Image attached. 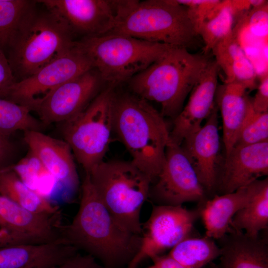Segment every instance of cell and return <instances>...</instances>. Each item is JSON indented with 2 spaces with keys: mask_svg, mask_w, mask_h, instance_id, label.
I'll return each instance as SVG.
<instances>
[{
  "mask_svg": "<svg viewBox=\"0 0 268 268\" xmlns=\"http://www.w3.org/2000/svg\"><path fill=\"white\" fill-rule=\"evenodd\" d=\"M113 131L130 154L132 162L150 180H156L170 142L163 116L147 101L134 94L114 93Z\"/></svg>",
  "mask_w": 268,
  "mask_h": 268,
  "instance_id": "2",
  "label": "cell"
},
{
  "mask_svg": "<svg viewBox=\"0 0 268 268\" xmlns=\"http://www.w3.org/2000/svg\"><path fill=\"white\" fill-rule=\"evenodd\" d=\"M209 60L183 47H171L129 81L133 94L160 104L161 115L174 119Z\"/></svg>",
  "mask_w": 268,
  "mask_h": 268,
  "instance_id": "3",
  "label": "cell"
},
{
  "mask_svg": "<svg viewBox=\"0 0 268 268\" xmlns=\"http://www.w3.org/2000/svg\"><path fill=\"white\" fill-rule=\"evenodd\" d=\"M60 232L68 244L98 260L104 268L127 267L137 253L142 239L141 235L127 230L115 218L86 173L78 210L69 225L61 226Z\"/></svg>",
  "mask_w": 268,
  "mask_h": 268,
  "instance_id": "1",
  "label": "cell"
},
{
  "mask_svg": "<svg viewBox=\"0 0 268 268\" xmlns=\"http://www.w3.org/2000/svg\"><path fill=\"white\" fill-rule=\"evenodd\" d=\"M0 195L30 212L59 215L57 207L52 205L43 195L28 187L10 166L0 169Z\"/></svg>",
  "mask_w": 268,
  "mask_h": 268,
  "instance_id": "25",
  "label": "cell"
},
{
  "mask_svg": "<svg viewBox=\"0 0 268 268\" xmlns=\"http://www.w3.org/2000/svg\"><path fill=\"white\" fill-rule=\"evenodd\" d=\"M187 8L189 14L198 30L202 22L218 5L219 0H174Z\"/></svg>",
  "mask_w": 268,
  "mask_h": 268,
  "instance_id": "32",
  "label": "cell"
},
{
  "mask_svg": "<svg viewBox=\"0 0 268 268\" xmlns=\"http://www.w3.org/2000/svg\"><path fill=\"white\" fill-rule=\"evenodd\" d=\"M59 215L30 212L0 195V227L17 244H41L61 238Z\"/></svg>",
  "mask_w": 268,
  "mask_h": 268,
  "instance_id": "15",
  "label": "cell"
},
{
  "mask_svg": "<svg viewBox=\"0 0 268 268\" xmlns=\"http://www.w3.org/2000/svg\"><path fill=\"white\" fill-rule=\"evenodd\" d=\"M247 88L236 83H225L217 89V100L223 123L225 155L233 147L251 105Z\"/></svg>",
  "mask_w": 268,
  "mask_h": 268,
  "instance_id": "22",
  "label": "cell"
},
{
  "mask_svg": "<svg viewBox=\"0 0 268 268\" xmlns=\"http://www.w3.org/2000/svg\"><path fill=\"white\" fill-rule=\"evenodd\" d=\"M252 191V182L233 193L215 195L201 202V217L205 228V235L217 240L232 232V219L247 203Z\"/></svg>",
  "mask_w": 268,
  "mask_h": 268,
  "instance_id": "21",
  "label": "cell"
},
{
  "mask_svg": "<svg viewBox=\"0 0 268 268\" xmlns=\"http://www.w3.org/2000/svg\"><path fill=\"white\" fill-rule=\"evenodd\" d=\"M14 148L9 137L0 133V169L12 165Z\"/></svg>",
  "mask_w": 268,
  "mask_h": 268,
  "instance_id": "36",
  "label": "cell"
},
{
  "mask_svg": "<svg viewBox=\"0 0 268 268\" xmlns=\"http://www.w3.org/2000/svg\"><path fill=\"white\" fill-rule=\"evenodd\" d=\"M91 69L90 59L76 41L68 51L28 77L16 81L1 98L35 112L56 88Z\"/></svg>",
  "mask_w": 268,
  "mask_h": 268,
  "instance_id": "9",
  "label": "cell"
},
{
  "mask_svg": "<svg viewBox=\"0 0 268 268\" xmlns=\"http://www.w3.org/2000/svg\"><path fill=\"white\" fill-rule=\"evenodd\" d=\"M49 268H104L96 260L90 255H82L79 253L64 263Z\"/></svg>",
  "mask_w": 268,
  "mask_h": 268,
  "instance_id": "34",
  "label": "cell"
},
{
  "mask_svg": "<svg viewBox=\"0 0 268 268\" xmlns=\"http://www.w3.org/2000/svg\"><path fill=\"white\" fill-rule=\"evenodd\" d=\"M101 201L118 222L130 231L142 234L140 213L151 182L132 161H103L89 173Z\"/></svg>",
  "mask_w": 268,
  "mask_h": 268,
  "instance_id": "6",
  "label": "cell"
},
{
  "mask_svg": "<svg viewBox=\"0 0 268 268\" xmlns=\"http://www.w3.org/2000/svg\"><path fill=\"white\" fill-rule=\"evenodd\" d=\"M205 191L181 145L170 142L160 172L151 184L149 196L157 205L178 206L203 202Z\"/></svg>",
  "mask_w": 268,
  "mask_h": 268,
  "instance_id": "11",
  "label": "cell"
},
{
  "mask_svg": "<svg viewBox=\"0 0 268 268\" xmlns=\"http://www.w3.org/2000/svg\"><path fill=\"white\" fill-rule=\"evenodd\" d=\"M37 4L24 19L6 54L16 81L33 74L76 42L63 18L45 6V9H38Z\"/></svg>",
  "mask_w": 268,
  "mask_h": 268,
  "instance_id": "5",
  "label": "cell"
},
{
  "mask_svg": "<svg viewBox=\"0 0 268 268\" xmlns=\"http://www.w3.org/2000/svg\"></svg>",
  "mask_w": 268,
  "mask_h": 268,
  "instance_id": "39",
  "label": "cell"
},
{
  "mask_svg": "<svg viewBox=\"0 0 268 268\" xmlns=\"http://www.w3.org/2000/svg\"><path fill=\"white\" fill-rule=\"evenodd\" d=\"M268 174V141L233 146L225 155L219 181L223 194L233 193Z\"/></svg>",
  "mask_w": 268,
  "mask_h": 268,
  "instance_id": "18",
  "label": "cell"
},
{
  "mask_svg": "<svg viewBox=\"0 0 268 268\" xmlns=\"http://www.w3.org/2000/svg\"><path fill=\"white\" fill-rule=\"evenodd\" d=\"M77 41L104 82L114 87L129 81L173 47L112 33Z\"/></svg>",
  "mask_w": 268,
  "mask_h": 268,
  "instance_id": "7",
  "label": "cell"
},
{
  "mask_svg": "<svg viewBox=\"0 0 268 268\" xmlns=\"http://www.w3.org/2000/svg\"><path fill=\"white\" fill-rule=\"evenodd\" d=\"M37 0H0V50L6 55L24 19Z\"/></svg>",
  "mask_w": 268,
  "mask_h": 268,
  "instance_id": "28",
  "label": "cell"
},
{
  "mask_svg": "<svg viewBox=\"0 0 268 268\" xmlns=\"http://www.w3.org/2000/svg\"><path fill=\"white\" fill-rule=\"evenodd\" d=\"M268 141V112H255L252 103L233 146H244Z\"/></svg>",
  "mask_w": 268,
  "mask_h": 268,
  "instance_id": "30",
  "label": "cell"
},
{
  "mask_svg": "<svg viewBox=\"0 0 268 268\" xmlns=\"http://www.w3.org/2000/svg\"><path fill=\"white\" fill-rule=\"evenodd\" d=\"M24 140L30 152L57 181L72 192L79 185L75 159L68 143L39 131L24 132Z\"/></svg>",
  "mask_w": 268,
  "mask_h": 268,
  "instance_id": "17",
  "label": "cell"
},
{
  "mask_svg": "<svg viewBox=\"0 0 268 268\" xmlns=\"http://www.w3.org/2000/svg\"><path fill=\"white\" fill-rule=\"evenodd\" d=\"M153 264L145 268H185L167 255H158L151 259Z\"/></svg>",
  "mask_w": 268,
  "mask_h": 268,
  "instance_id": "37",
  "label": "cell"
},
{
  "mask_svg": "<svg viewBox=\"0 0 268 268\" xmlns=\"http://www.w3.org/2000/svg\"><path fill=\"white\" fill-rule=\"evenodd\" d=\"M217 240L221 250L220 268H268L266 239L233 230Z\"/></svg>",
  "mask_w": 268,
  "mask_h": 268,
  "instance_id": "20",
  "label": "cell"
},
{
  "mask_svg": "<svg viewBox=\"0 0 268 268\" xmlns=\"http://www.w3.org/2000/svg\"><path fill=\"white\" fill-rule=\"evenodd\" d=\"M104 83L95 69L70 79L54 90L36 111L44 126L63 123L84 110L103 89Z\"/></svg>",
  "mask_w": 268,
  "mask_h": 268,
  "instance_id": "12",
  "label": "cell"
},
{
  "mask_svg": "<svg viewBox=\"0 0 268 268\" xmlns=\"http://www.w3.org/2000/svg\"><path fill=\"white\" fill-rule=\"evenodd\" d=\"M27 107L0 98V133L10 137L18 131H41L44 125Z\"/></svg>",
  "mask_w": 268,
  "mask_h": 268,
  "instance_id": "29",
  "label": "cell"
},
{
  "mask_svg": "<svg viewBox=\"0 0 268 268\" xmlns=\"http://www.w3.org/2000/svg\"><path fill=\"white\" fill-rule=\"evenodd\" d=\"M114 87L103 88L81 112L63 123L62 133L85 173L103 161L113 131Z\"/></svg>",
  "mask_w": 268,
  "mask_h": 268,
  "instance_id": "8",
  "label": "cell"
},
{
  "mask_svg": "<svg viewBox=\"0 0 268 268\" xmlns=\"http://www.w3.org/2000/svg\"><path fill=\"white\" fill-rule=\"evenodd\" d=\"M201 211V206L190 210L182 205H154L148 219L142 224L140 248L127 268H137L145 260L162 255L192 235Z\"/></svg>",
  "mask_w": 268,
  "mask_h": 268,
  "instance_id": "10",
  "label": "cell"
},
{
  "mask_svg": "<svg viewBox=\"0 0 268 268\" xmlns=\"http://www.w3.org/2000/svg\"><path fill=\"white\" fill-rule=\"evenodd\" d=\"M211 51L219 69L225 75V83L236 82L248 90L257 87V72L234 32L216 44Z\"/></svg>",
  "mask_w": 268,
  "mask_h": 268,
  "instance_id": "23",
  "label": "cell"
},
{
  "mask_svg": "<svg viewBox=\"0 0 268 268\" xmlns=\"http://www.w3.org/2000/svg\"><path fill=\"white\" fill-rule=\"evenodd\" d=\"M37 1L63 18L74 34H81L83 37L106 34L114 24L115 0H40Z\"/></svg>",
  "mask_w": 268,
  "mask_h": 268,
  "instance_id": "13",
  "label": "cell"
},
{
  "mask_svg": "<svg viewBox=\"0 0 268 268\" xmlns=\"http://www.w3.org/2000/svg\"><path fill=\"white\" fill-rule=\"evenodd\" d=\"M254 97L251 98L252 107L258 113L268 112V71L262 73Z\"/></svg>",
  "mask_w": 268,
  "mask_h": 268,
  "instance_id": "33",
  "label": "cell"
},
{
  "mask_svg": "<svg viewBox=\"0 0 268 268\" xmlns=\"http://www.w3.org/2000/svg\"><path fill=\"white\" fill-rule=\"evenodd\" d=\"M15 165L10 166L19 178L28 187L35 191L37 189L38 180L50 175L39 160L31 153Z\"/></svg>",
  "mask_w": 268,
  "mask_h": 268,
  "instance_id": "31",
  "label": "cell"
},
{
  "mask_svg": "<svg viewBox=\"0 0 268 268\" xmlns=\"http://www.w3.org/2000/svg\"><path fill=\"white\" fill-rule=\"evenodd\" d=\"M114 24L107 33L187 49L198 36L187 8L174 0H115Z\"/></svg>",
  "mask_w": 268,
  "mask_h": 268,
  "instance_id": "4",
  "label": "cell"
},
{
  "mask_svg": "<svg viewBox=\"0 0 268 268\" xmlns=\"http://www.w3.org/2000/svg\"><path fill=\"white\" fill-rule=\"evenodd\" d=\"M78 250L61 238L41 244H23L0 248V268H49L67 261Z\"/></svg>",
  "mask_w": 268,
  "mask_h": 268,
  "instance_id": "19",
  "label": "cell"
},
{
  "mask_svg": "<svg viewBox=\"0 0 268 268\" xmlns=\"http://www.w3.org/2000/svg\"><path fill=\"white\" fill-rule=\"evenodd\" d=\"M220 254V248L213 239L191 235L176 245L168 255L185 268H202Z\"/></svg>",
  "mask_w": 268,
  "mask_h": 268,
  "instance_id": "26",
  "label": "cell"
},
{
  "mask_svg": "<svg viewBox=\"0 0 268 268\" xmlns=\"http://www.w3.org/2000/svg\"><path fill=\"white\" fill-rule=\"evenodd\" d=\"M219 67L210 61L190 92L186 105L174 118L170 132V142L180 145L185 138L201 127V123L210 115L215 107Z\"/></svg>",
  "mask_w": 268,
  "mask_h": 268,
  "instance_id": "14",
  "label": "cell"
},
{
  "mask_svg": "<svg viewBox=\"0 0 268 268\" xmlns=\"http://www.w3.org/2000/svg\"><path fill=\"white\" fill-rule=\"evenodd\" d=\"M16 244L9 233L0 227V248Z\"/></svg>",
  "mask_w": 268,
  "mask_h": 268,
  "instance_id": "38",
  "label": "cell"
},
{
  "mask_svg": "<svg viewBox=\"0 0 268 268\" xmlns=\"http://www.w3.org/2000/svg\"><path fill=\"white\" fill-rule=\"evenodd\" d=\"M235 15L230 0H221L209 16L202 22L198 30L202 38L206 54L222 40L233 33Z\"/></svg>",
  "mask_w": 268,
  "mask_h": 268,
  "instance_id": "27",
  "label": "cell"
},
{
  "mask_svg": "<svg viewBox=\"0 0 268 268\" xmlns=\"http://www.w3.org/2000/svg\"><path fill=\"white\" fill-rule=\"evenodd\" d=\"M181 146L191 161L205 192L216 186L220 159L218 107L204 125L186 136Z\"/></svg>",
  "mask_w": 268,
  "mask_h": 268,
  "instance_id": "16",
  "label": "cell"
},
{
  "mask_svg": "<svg viewBox=\"0 0 268 268\" xmlns=\"http://www.w3.org/2000/svg\"><path fill=\"white\" fill-rule=\"evenodd\" d=\"M268 227V179L252 182L250 198L245 205L234 216L231 227L237 231L244 230L251 237L259 236Z\"/></svg>",
  "mask_w": 268,
  "mask_h": 268,
  "instance_id": "24",
  "label": "cell"
},
{
  "mask_svg": "<svg viewBox=\"0 0 268 268\" xmlns=\"http://www.w3.org/2000/svg\"><path fill=\"white\" fill-rule=\"evenodd\" d=\"M15 82L6 55L0 50V98Z\"/></svg>",
  "mask_w": 268,
  "mask_h": 268,
  "instance_id": "35",
  "label": "cell"
}]
</instances>
